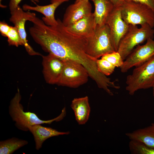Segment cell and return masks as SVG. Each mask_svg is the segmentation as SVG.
I'll use <instances>...</instances> for the list:
<instances>
[{"label": "cell", "instance_id": "obj_1", "mask_svg": "<svg viewBox=\"0 0 154 154\" xmlns=\"http://www.w3.org/2000/svg\"><path fill=\"white\" fill-rule=\"evenodd\" d=\"M55 26L46 25L36 16L30 21L33 26L29 29L31 36L45 52L63 60H71L83 65L89 77L97 84L101 82L105 76L97 69V59L86 53L87 38L69 31L59 19Z\"/></svg>", "mask_w": 154, "mask_h": 154}, {"label": "cell", "instance_id": "obj_2", "mask_svg": "<svg viewBox=\"0 0 154 154\" xmlns=\"http://www.w3.org/2000/svg\"><path fill=\"white\" fill-rule=\"evenodd\" d=\"M21 99L20 91L18 89L17 92L11 100L9 107L10 116L15 122V126L21 130L27 131H29L30 126L35 125L50 124L54 121H59L65 116L66 112L65 108H64L60 115L56 117L49 120H41L35 113L24 111L23 107L20 102Z\"/></svg>", "mask_w": 154, "mask_h": 154}, {"label": "cell", "instance_id": "obj_3", "mask_svg": "<svg viewBox=\"0 0 154 154\" xmlns=\"http://www.w3.org/2000/svg\"><path fill=\"white\" fill-rule=\"evenodd\" d=\"M135 67L126 80L125 89L131 96L139 90L152 88L154 84V56Z\"/></svg>", "mask_w": 154, "mask_h": 154}, {"label": "cell", "instance_id": "obj_4", "mask_svg": "<svg viewBox=\"0 0 154 154\" xmlns=\"http://www.w3.org/2000/svg\"><path fill=\"white\" fill-rule=\"evenodd\" d=\"M123 20L128 25L147 24L154 27V11L144 4L133 1H125L120 7Z\"/></svg>", "mask_w": 154, "mask_h": 154}, {"label": "cell", "instance_id": "obj_5", "mask_svg": "<svg viewBox=\"0 0 154 154\" xmlns=\"http://www.w3.org/2000/svg\"><path fill=\"white\" fill-rule=\"evenodd\" d=\"M115 51L108 25L106 24L97 25L93 35L87 38L86 52L87 54L97 59Z\"/></svg>", "mask_w": 154, "mask_h": 154}, {"label": "cell", "instance_id": "obj_6", "mask_svg": "<svg viewBox=\"0 0 154 154\" xmlns=\"http://www.w3.org/2000/svg\"><path fill=\"white\" fill-rule=\"evenodd\" d=\"M129 29L120 40L118 51L124 60L136 46L153 39L154 30L149 25L145 24L138 28L136 25H129Z\"/></svg>", "mask_w": 154, "mask_h": 154}, {"label": "cell", "instance_id": "obj_7", "mask_svg": "<svg viewBox=\"0 0 154 154\" xmlns=\"http://www.w3.org/2000/svg\"><path fill=\"white\" fill-rule=\"evenodd\" d=\"M64 61L62 71L57 85L76 88L87 82L89 76L83 65L71 60Z\"/></svg>", "mask_w": 154, "mask_h": 154}, {"label": "cell", "instance_id": "obj_8", "mask_svg": "<svg viewBox=\"0 0 154 154\" xmlns=\"http://www.w3.org/2000/svg\"><path fill=\"white\" fill-rule=\"evenodd\" d=\"M154 56V40L149 38L143 45H138L124 60L120 68L121 72L126 73L133 67L137 66Z\"/></svg>", "mask_w": 154, "mask_h": 154}, {"label": "cell", "instance_id": "obj_9", "mask_svg": "<svg viewBox=\"0 0 154 154\" xmlns=\"http://www.w3.org/2000/svg\"><path fill=\"white\" fill-rule=\"evenodd\" d=\"M11 16L10 21L12 23L17 29L22 40L23 45L28 54L30 55H42L35 51L28 42L25 25L27 21H30L36 14L29 11H25L19 6L15 9L10 11Z\"/></svg>", "mask_w": 154, "mask_h": 154}, {"label": "cell", "instance_id": "obj_10", "mask_svg": "<svg viewBox=\"0 0 154 154\" xmlns=\"http://www.w3.org/2000/svg\"><path fill=\"white\" fill-rule=\"evenodd\" d=\"M106 24L110 29L114 46L116 51H117L119 42L127 32L129 27L122 18L120 7H114Z\"/></svg>", "mask_w": 154, "mask_h": 154}, {"label": "cell", "instance_id": "obj_11", "mask_svg": "<svg viewBox=\"0 0 154 154\" xmlns=\"http://www.w3.org/2000/svg\"><path fill=\"white\" fill-rule=\"evenodd\" d=\"M43 74L46 82L57 84L62 71L64 61L50 53L42 55Z\"/></svg>", "mask_w": 154, "mask_h": 154}, {"label": "cell", "instance_id": "obj_12", "mask_svg": "<svg viewBox=\"0 0 154 154\" xmlns=\"http://www.w3.org/2000/svg\"><path fill=\"white\" fill-rule=\"evenodd\" d=\"M92 10V5L89 0L75 1L66 8L62 22L65 26H67L91 14Z\"/></svg>", "mask_w": 154, "mask_h": 154}, {"label": "cell", "instance_id": "obj_13", "mask_svg": "<svg viewBox=\"0 0 154 154\" xmlns=\"http://www.w3.org/2000/svg\"><path fill=\"white\" fill-rule=\"evenodd\" d=\"M70 0H50V3L45 5H37L32 6L25 4L23 6V9L25 11H33L41 13L44 15L42 20L45 24L50 26H55L58 24L57 20L54 16L55 10L62 3Z\"/></svg>", "mask_w": 154, "mask_h": 154}, {"label": "cell", "instance_id": "obj_14", "mask_svg": "<svg viewBox=\"0 0 154 154\" xmlns=\"http://www.w3.org/2000/svg\"><path fill=\"white\" fill-rule=\"evenodd\" d=\"M96 26L94 13H92L66 27L73 33L87 38L93 35Z\"/></svg>", "mask_w": 154, "mask_h": 154}, {"label": "cell", "instance_id": "obj_15", "mask_svg": "<svg viewBox=\"0 0 154 154\" xmlns=\"http://www.w3.org/2000/svg\"><path fill=\"white\" fill-rule=\"evenodd\" d=\"M29 131L32 134L35 142V148L39 150L43 142L51 137L59 135H68L69 132H62L49 127L43 126L40 124L30 126Z\"/></svg>", "mask_w": 154, "mask_h": 154}, {"label": "cell", "instance_id": "obj_16", "mask_svg": "<svg viewBox=\"0 0 154 154\" xmlns=\"http://www.w3.org/2000/svg\"><path fill=\"white\" fill-rule=\"evenodd\" d=\"M71 106L78 123L80 125L85 124L88 119L90 111L88 96L74 98Z\"/></svg>", "mask_w": 154, "mask_h": 154}, {"label": "cell", "instance_id": "obj_17", "mask_svg": "<svg viewBox=\"0 0 154 154\" xmlns=\"http://www.w3.org/2000/svg\"><path fill=\"white\" fill-rule=\"evenodd\" d=\"M94 5L93 13L96 25L106 24L107 19L115 7L110 0H91Z\"/></svg>", "mask_w": 154, "mask_h": 154}, {"label": "cell", "instance_id": "obj_18", "mask_svg": "<svg viewBox=\"0 0 154 154\" xmlns=\"http://www.w3.org/2000/svg\"><path fill=\"white\" fill-rule=\"evenodd\" d=\"M130 140L141 142L154 147V123L146 127L125 133Z\"/></svg>", "mask_w": 154, "mask_h": 154}, {"label": "cell", "instance_id": "obj_19", "mask_svg": "<svg viewBox=\"0 0 154 154\" xmlns=\"http://www.w3.org/2000/svg\"><path fill=\"white\" fill-rule=\"evenodd\" d=\"M28 143V141L16 137L1 141L0 142V154H12Z\"/></svg>", "mask_w": 154, "mask_h": 154}, {"label": "cell", "instance_id": "obj_20", "mask_svg": "<svg viewBox=\"0 0 154 154\" xmlns=\"http://www.w3.org/2000/svg\"><path fill=\"white\" fill-rule=\"evenodd\" d=\"M129 147L132 154H154V147L139 141L130 140Z\"/></svg>", "mask_w": 154, "mask_h": 154}, {"label": "cell", "instance_id": "obj_21", "mask_svg": "<svg viewBox=\"0 0 154 154\" xmlns=\"http://www.w3.org/2000/svg\"><path fill=\"white\" fill-rule=\"evenodd\" d=\"M96 64L98 71L106 76L111 74L116 67L108 60L101 58L97 59Z\"/></svg>", "mask_w": 154, "mask_h": 154}, {"label": "cell", "instance_id": "obj_22", "mask_svg": "<svg viewBox=\"0 0 154 154\" xmlns=\"http://www.w3.org/2000/svg\"><path fill=\"white\" fill-rule=\"evenodd\" d=\"M7 37L9 45L16 47L23 45V42L19 32L14 26H11Z\"/></svg>", "mask_w": 154, "mask_h": 154}, {"label": "cell", "instance_id": "obj_23", "mask_svg": "<svg viewBox=\"0 0 154 154\" xmlns=\"http://www.w3.org/2000/svg\"><path fill=\"white\" fill-rule=\"evenodd\" d=\"M101 58L108 60L117 67H121L124 61L119 53L116 51L105 54L102 56Z\"/></svg>", "mask_w": 154, "mask_h": 154}, {"label": "cell", "instance_id": "obj_24", "mask_svg": "<svg viewBox=\"0 0 154 154\" xmlns=\"http://www.w3.org/2000/svg\"><path fill=\"white\" fill-rule=\"evenodd\" d=\"M11 26L3 21L0 22V32L1 35L7 37V35L10 30Z\"/></svg>", "mask_w": 154, "mask_h": 154}, {"label": "cell", "instance_id": "obj_25", "mask_svg": "<svg viewBox=\"0 0 154 154\" xmlns=\"http://www.w3.org/2000/svg\"><path fill=\"white\" fill-rule=\"evenodd\" d=\"M125 1H133L147 5L154 11V0H124Z\"/></svg>", "mask_w": 154, "mask_h": 154}, {"label": "cell", "instance_id": "obj_26", "mask_svg": "<svg viewBox=\"0 0 154 154\" xmlns=\"http://www.w3.org/2000/svg\"><path fill=\"white\" fill-rule=\"evenodd\" d=\"M2 0H0V1ZM22 0H11L9 3V7L10 11H12L16 8L19 6V4ZM36 2H39L40 0H33Z\"/></svg>", "mask_w": 154, "mask_h": 154}, {"label": "cell", "instance_id": "obj_27", "mask_svg": "<svg viewBox=\"0 0 154 154\" xmlns=\"http://www.w3.org/2000/svg\"><path fill=\"white\" fill-rule=\"evenodd\" d=\"M115 7H120L124 3V0H110Z\"/></svg>", "mask_w": 154, "mask_h": 154}, {"label": "cell", "instance_id": "obj_28", "mask_svg": "<svg viewBox=\"0 0 154 154\" xmlns=\"http://www.w3.org/2000/svg\"><path fill=\"white\" fill-rule=\"evenodd\" d=\"M153 89V97H154V84L152 87Z\"/></svg>", "mask_w": 154, "mask_h": 154}, {"label": "cell", "instance_id": "obj_29", "mask_svg": "<svg viewBox=\"0 0 154 154\" xmlns=\"http://www.w3.org/2000/svg\"><path fill=\"white\" fill-rule=\"evenodd\" d=\"M79 0H76L75 1H79Z\"/></svg>", "mask_w": 154, "mask_h": 154}]
</instances>
